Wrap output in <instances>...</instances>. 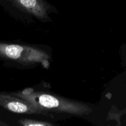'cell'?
I'll return each instance as SVG.
<instances>
[{"label":"cell","mask_w":126,"mask_h":126,"mask_svg":"<svg viewBox=\"0 0 126 126\" xmlns=\"http://www.w3.org/2000/svg\"><path fill=\"white\" fill-rule=\"evenodd\" d=\"M0 107L18 114L49 115L47 113L34 108L30 103L17 97L13 93L0 92Z\"/></svg>","instance_id":"cell-3"},{"label":"cell","mask_w":126,"mask_h":126,"mask_svg":"<svg viewBox=\"0 0 126 126\" xmlns=\"http://www.w3.org/2000/svg\"><path fill=\"white\" fill-rule=\"evenodd\" d=\"M20 124L23 126H54L52 123L43 121L34 120L30 119H22L18 120Z\"/></svg>","instance_id":"cell-5"},{"label":"cell","mask_w":126,"mask_h":126,"mask_svg":"<svg viewBox=\"0 0 126 126\" xmlns=\"http://www.w3.org/2000/svg\"><path fill=\"white\" fill-rule=\"evenodd\" d=\"M0 57L18 66H49V55L36 47L22 44L0 43Z\"/></svg>","instance_id":"cell-2"},{"label":"cell","mask_w":126,"mask_h":126,"mask_svg":"<svg viewBox=\"0 0 126 126\" xmlns=\"http://www.w3.org/2000/svg\"><path fill=\"white\" fill-rule=\"evenodd\" d=\"M16 7L29 14L41 22L50 20L49 14L52 12L51 6L44 0H9Z\"/></svg>","instance_id":"cell-4"},{"label":"cell","mask_w":126,"mask_h":126,"mask_svg":"<svg viewBox=\"0 0 126 126\" xmlns=\"http://www.w3.org/2000/svg\"><path fill=\"white\" fill-rule=\"evenodd\" d=\"M7 126V124L0 121V126Z\"/></svg>","instance_id":"cell-6"},{"label":"cell","mask_w":126,"mask_h":126,"mask_svg":"<svg viewBox=\"0 0 126 126\" xmlns=\"http://www.w3.org/2000/svg\"><path fill=\"white\" fill-rule=\"evenodd\" d=\"M17 97L25 100L34 108L49 114L50 113H66L76 116L89 115L92 108L87 104L78 101L43 91L27 88L18 92H13Z\"/></svg>","instance_id":"cell-1"}]
</instances>
